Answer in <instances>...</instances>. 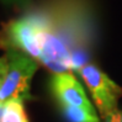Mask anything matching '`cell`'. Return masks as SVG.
I'll list each match as a JSON object with an SVG mask.
<instances>
[{
	"instance_id": "5b68a950",
	"label": "cell",
	"mask_w": 122,
	"mask_h": 122,
	"mask_svg": "<svg viewBox=\"0 0 122 122\" xmlns=\"http://www.w3.org/2000/svg\"><path fill=\"white\" fill-rule=\"evenodd\" d=\"M63 117L68 122H99V117L95 111H88L81 107L59 105Z\"/></svg>"
},
{
	"instance_id": "52a82bcc",
	"label": "cell",
	"mask_w": 122,
	"mask_h": 122,
	"mask_svg": "<svg viewBox=\"0 0 122 122\" xmlns=\"http://www.w3.org/2000/svg\"><path fill=\"white\" fill-rule=\"evenodd\" d=\"M31 1L32 0H0V3L6 6H14V8L22 9V10H28Z\"/></svg>"
},
{
	"instance_id": "7a4b0ae2",
	"label": "cell",
	"mask_w": 122,
	"mask_h": 122,
	"mask_svg": "<svg viewBox=\"0 0 122 122\" xmlns=\"http://www.w3.org/2000/svg\"><path fill=\"white\" fill-rule=\"evenodd\" d=\"M9 59V70L0 86V104L11 100L27 101L33 99L31 95V79L38 68V63L27 54L14 48H5Z\"/></svg>"
},
{
	"instance_id": "30bf717a",
	"label": "cell",
	"mask_w": 122,
	"mask_h": 122,
	"mask_svg": "<svg viewBox=\"0 0 122 122\" xmlns=\"http://www.w3.org/2000/svg\"><path fill=\"white\" fill-rule=\"evenodd\" d=\"M3 110H4V105L0 104V120H1V116H3Z\"/></svg>"
},
{
	"instance_id": "9c48e42d",
	"label": "cell",
	"mask_w": 122,
	"mask_h": 122,
	"mask_svg": "<svg viewBox=\"0 0 122 122\" xmlns=\"http://www.w3.org/2000/svg\"><path fill=\"white\" fill-rule=\"evenodd\" d=\"M105 122H122V111L117 110L113 113H111L110 116H107L106 118H104Z\"/></svg>"
},
{
	"instance_id": "ba28073f",
	"label": "cell",
	"mask_w": 122,
	"mask_h": 122,
	"mask_svg": "<svg viewBox=\"0 0 122 122\" xmlns=\"http://www.w3.org/2000/svg\"><path fill=\"white\" fill-rule=\"evenodd\" d=\"M8 70H9V59L8 57L4 56V57H0V86L3 85L6 74H8Z\"/></svg>"
},
{
	"instance_id": "3957f363",
	"label": "cell",
	"mask_w": 122,
	"mask_h": 122,
	"mask_svg": "<svg viewBox=\"0 0 122 122\" xmlns=\"http://www.w3.org/2000/svg\"><path fill=\"white\" fill-rule=\"evenodd\" d=\"M78 74L89 88L91 97L102 118H106L118 110L117 102L122 96V88H120L99 67L89 63L79 70Z\"/></svg>"
},
{
	"instance_id": "6da1fadb",
	"label": "cell",
	"mask_w": 122,
	"mask_h": 122,
	"mask_svg": "<svg viewBox=\"0 0 122 122\" xmlns=\"http://www.w3.org/2000/svg\"><path fill=\"white\" fill-rule=\"evenodd\" d=\"M35 28L40 59L53 74L79 71L96 41V17L90 0H46L26 10Z\"/></svg>"
},
{
	"instance_id": "8fae6325",
	"label": "cell",
	"mask_w": 122,
	"mask_h": 122,
	"mask_svg": "<svg viewBox=\"0 0 122 122\" xmlns=\"http://www.w3.org/2000/svg\"><path fill=\"white\" fill-rule=\"evenodd\" d=\"M0 47H1V41H0Z\"/></svg>"
},
{
	"instance_id": "277c9868",
	"label": "cell",
	"mask_w": 122,
	"mask_h": 122,
	"mask_svg": "<svg viewBox=\"0 0 122 122\" xmlns=\"http://www.w3.org/2000/svg\"><path fill=\"white\" fill-rule=\"evenodd\" d=\"M49 88L59 105L81 107L88 111H95L83 86L71 71L53 74L49 80Z\"/></svg>"
},
{
	"instance_id": "8992f818",
	"label": "cell",
	"mask_w": 122,
	"mask_h": 122,
	"mask_svg": "<svg viewBox=\"0 0 122 122\" xmlns=\"http://www.w3.org/2000/svg\"><path fill=\"white\" fill-rule=\"evenodd\" d=\"M0 122H28L24 102L19 100H11L5 102Z\"/></svg>"
}]
</instances>
